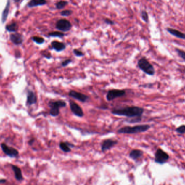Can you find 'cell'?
Instances as JSON below:
<instances>
[{
    "label": "cell",
    "mask_w": 185,
    "mask_h": 185,
    "mask_svg": "<svg viewBox=\"0 0 185 185\" xmlns=\"http://www.w3.org/2000/svg\"><path fill=\"white\" fill-rule=\"evenodd\" d=\"M10 3V1H8L7 3L6 6L4 8V9L3 11L2 15V19H1L3 23L6 21L7 17L8 15L9 11Z\"/></svg>",
    "instance_id": "ffe728a7"
},
{
    "label": "cell",
    "mask_w": 185,
    "mask_h": 185,
    "mask_svg": "<svg viewBox=\"0 0 185 185\" xmlns=\"http://www.w3.org/2000/svg\"><path fill=\"white\" fill-rule=\"evenodd\" d=\"M104 22L106 24H107V25H115V21H113V20H112L111 19H109V18H105V19H104Z\"/></svg>",
    "instance_id": "1f68e13d"
},
{
    "label": "cell",
    "mask_w": 185,
    "mask_h": 185,
    "mask_svg": "<svg viewBox=\"0 0 185 185\" xmlns=\"http://www.w3.org/2000/svg\"><path fill=\"white\" fill-rule=\"evenodd\" d=\"M49 105L51 108H56L60 109L61 107H64L66 106V103L65 101L62 100H58V101H49Z\"/></svg>",
    "instance_id": "7c38bea8"
},
{
    "label": "cell",
    "mask_w": 185,
    "mask_h": 185,
    "mask_svg": "<svg viewBox=\"0 0 185 185\" xmlns=\"http://www.w3.org/2000/svg\"><path fill=\"white\" fill-rule=\"evenodd\" d=\"M47 3V1L45 0H32L30 1L27 4V6L29 8H32L35 7L39 6L45 5Z\"/></svg>",
    "instance_id": "ac0fdd59"
},
{
    "label": "cell",
    "mask_w": 185,
    "mask_h": 185,
    "mask_svg": "<svg viewBox=\"0 0 185 185\" xmlns=\"http://www.w3.org/2000/svg\"><path fill=\"white\" fill-rule=\"evenodd\" d=\"M68 3L67 1H61L55 4V7H56V8L58 9H62L64 8H65V7L68 4Z\"/></svg>",
    "instance_id": "7402d4cb"
},
{
    "label": "cell",
    "mask_w": 185,
    "mask_h": 185,
    "mask_svg": "<svg viewBox=\"0 0 185 185\" xmlns=\"http://www.w3.org/2000/svg\"><path fill=\"white\" fill-rule=\"evenodd\" d=\"M5 182H6V180H4V179L0 180V183H4Z\"/></svg>",
    "instance_id": "e575fe53"
},
{
    "label": "cell",
    "mask_w": 185,
    "mask_h": 185,
    "mask_svg": "<svg viewBox=\"0 0 185 185\" xmlns=\"http://www.w3.org/2000/svg\"><path fill=\"white\" fill-rule=\"evenodd\" d=\"M42 54L44 57H45L46 58L50 59L51 58V57H52L51 54L49 52H46V51L42 52Z\"/></svg>",
    "instance_id": "836d02e7"
},
{
    "label": "cell",
    "mask_w": 185,
    "mask_h": 185,
    "mask_svg": "<svg viewBox=\"0 0 185 185\" xmlns=\"http://www.w3.org/2000/svg\"><path fill=\"white\" fill-rule=\"evenodd\" d=\"M68 96L76 100L81 102L82 103H85L89 99V97L87 95L75 90H71L68 93Z\"/></svg>",
    "instance_id": "ba28073f"
},
{
    "label": "cell",
    "mask_w": 185,
    "mask_h": 185,
    "mask_svg": "<svg viewBox=\"0 0 185 185\" xmlns=\"http://www.w3.org/2000/svg\"><path fill=\"white\" fill-rule=\"evenodd\" d=\"M33 142H34V140L33 139V140H30V141H29V144H32Z\"/></svg>",
    "instance_id": "d590c367"
},
{
    "label": "cell",
    "mask_w": 185,
    "mask_h": 185,
    "mask_svg": "<svg viewBox=\"0 0 185 185\" xmlns=\"http://www.w3.org/2000/svg\"><path fill=\"white\" fill-rule=\"evenodd\" d=\"M150 126L148 124H142L137 125L133 127H122L117 130V133H127V134H133V133H143L149 130Z\"/></svg>",
    "instance_id": "7a4b0ae2"
},
{
    "label": "cell",
    "mask_w": 185,
    "mask_h": 185,
    "mask_svg": "<svg viewBox=\"0 0 185 185\" xmlns=\"http://www.w3.org/2000/svg\"><path fill=\"white\" fill-rule=\"evenodd\" d=\"M143 155V152L139 149L132 150L129 154V157L132 159L136 160Z\"/></svg>",
    "instance_id": "e0dca14e"
},
{
    "label": "cell",
    "mask_w": 185,
    "mask_h": 185,
    "mask_svg": "<svg viewBox=\"0 0 185 185\" xmlns=\"http://www.w3.org/2000/svg\"><path fill=\"white\" fill-rule=\"evenodd\" d=\"M73 52L74 54L76 57H82L85 55L84 53H83L82 51L79 50L78 49H74L73 50Z\"/></svg>",
    "instance_id": "f1b7e54d"
},
{
    "label": "cell",
    "mask_w": 185,
    "mask_h": 185,
    "mask_svg": "<svg viewBox=\"0 0 185 185\" xmlns=\"http://www.w3.org/2000/svg\"><path fill=\"white\" fill-rule=\"evenodd\" d=\"M32 39L33 41H34V42L37 43L38 44H42L45 42L44 39L42 38V37H40V36H33Z\"/></svg>",
    "instance_id": "d4e9b609"
},
{
    "label": "cell",
    "mask_w": 185,
    "mask_h": 185,
    "mask_svg": "<svg viewBox=\"0 0 185 185\" xmlns=\"http://www.w3.org/2000/svg\"><path fill=\"white\" fill-rule=\"evenodd\" d=\"M166 30L171 35L174 36L178 38L182 39V40H184L185 39V34L181 32H180V31H179V30L172 28H167Z\"/></svg>",
    "instance_id": "4fadbf2b"
},
{
    "label": "cell",
    "mask_w": 185,
    "mask_h": 185,
    "mask_svg": "<svg viewBox=\"0 0 185 185\" xmlns=\"http://www.w3.org/2000/svg\"><path fill=\"white\" fill-rule=\"evenodd\" d=\"M55 27L59 30H60L62 32H66L70 30L72 27L71 23L68 20L65 19H62L59 20L56 22Z\"/></svg>",
    "instance_id": "5b68a950"
},
{
    "label": "cell",
    "mask_w": 185,
    "mask_h": 185,
    "mask_svg": "<svg viewBox=\"0 0 185 185\" xmlns=\"http://www.w3.org/2000/svg\"><path fill=\"white\" fill-rule=\"evenodd\" d=\"M176 131L177 133L181 134H184L185 133V125H182L181 126L178 127V128H176Z\"/></svg>",
    "instance_id": "4dcf8cb0"
},
{
    "label": "cell",
    "mask_w": 185,
    "mask_h": 185,
    "mask_svg": "<svg viewBox=\"0 0 185 185\" xmlns=\"http://www.w3.org/2000/svg\"><path fill=\"white\" fill-rule=\"evenodd\" d=\"M12 168L13 169V172L15 174V177L17 180L21 181L23 179L22 174L21 173V169H20L18 167L16 166L12 165Z\"/></svg>",
    "instance_id": "d6986e66"
},
{
    "label": "cell",
    "mask_w": 185,
    "mask_h": 185,
    "mask_svg": "<svg viewBox=\"0 0 185 185\" xmlns=\"http://www.w3.org/2000/svg\"><path fill=\"white\" fill-rule=\"evenodd\" d=\"M142 120V117H133L132 118L131 120H127V122L130 123H139Z\"/></svg>",
    "instance_id": "83f0119b"
},
{
    "label": "cell",
    "mask_w": 185,
    "mask_h": 185,
    "mask_svg": "<svg viewBox=\"0 0 185 185\" xmlns=\"http://www.w3.org/2000/svg\"><path fill=\"white\" fill-rule=\"evenodd\" d=\"M70 107L72 113L75 115L76 116L79 117H82L84 116V113L81 108L77 103L72 100L69 101Z\"/></svg>",
    "instance_id": "52a82bcc"
},
{
    "label": "cell",
    "mask_w": 185,
    "mask_h": 185,
    "mask_svg": "<svg viewBox=\"0 0 185 185\" xmlns=\"http://www.w3.org/2000/svg\"><path fill=\"white\" fill-rule=\"evenodd\" d=\"M176 52H177L178 54L179 57L182 59V60L184 61H185V53L184 51H183L181 49H178V48H176L175 49Z\"/></svg>",
    "instance_id": "484cf974"
},
{
    "label": "cell",
    "mask_w": 185,
    "mask_h": 185,
    "mask_svg": "<svg viewBox=\"0 0 185 185\" xmlns=\"http://www.w3.org/2000/svg\"><path fill=\"white\" fill-rule=\"evenodd\" d=\"M53 49H55L57 52H62L66 49V46L64 42H59L58 41H54L51 42Z\"/></svg>",
    "instance_id": "5bb4252c"
},
{
    "label": "cell",
    "mask_w": 185,
    "mask_h": 185,
    "mask_svg": "<svg viewBox=\"0 0 185 185\" xmlns=\"http://www.w3.org/2000/svg\"><path fill=\"white\" fill-rule=\"evenodd\" d=\"M49 36H53V37H59V38H62L63 36H65V34L61 32H59V31H55V32H52L49 33Z\"/></svg>",
    "instance_id": "cb8c5ba5"
},
{
    "label": "cell",
    "mask_w": 185,
    "mask_h": 185,
    "mask_svg": "<svg viewBox=\"0 0 185 185\" xmlns=\"http://www.w3.org/2000/svg\"><path fill=\"white\" fill-rule=\"evenodd\" d=\"M144 112V109L143 107L137 106H126L114 109L111 111V114L116 116L133 118L142 117Z\"/></svg>",
    "instance_id": "6da1fadb"
},
{
    "label": "cell",
    "mask_w": 185,
    "mask_h": 185,
    "mask_svg": "<svg viewBox=\"0 0 185 185\" xmlns=\"http://www.w3.org/2000/svg\"><path fill=\"white\" fill-rule=\"evenodd\" d=\"M169 155L163 151L162 149L159 148L156 150L155 154V162L159 164H163L169 159Z\"/></svg>",
    "instance_id": "8992f818"
},
{
    "label": "cell",
    "mask_w": 185,
    "mask_h": 185,
    "mask_svg": "<svg viewBox=\"0 0 185 185\" xmlns=\"http://www.w3.org/2000/svg\"><path fill=\"white\" fill-rule=\"evenodd\" d=\"M137 66L144 73L150 76H153L155 73L154 67L145 57H143L139 60Z\"/></svg>",
    "instance_id": "3957f363"
},
{
    "label": "cell",
    "mask_w": 185,
    "mask_h": 185,
    "mask_svg": "<svg viewBox=\"0 0 185 185\" xmlns=\"http://www.w3.org/2000/svg\"><path fill=\"white\" fill-rule=\"evenodd\" d=\"M6 29L10 32H16V30L18 29V27L17 23L15 22H12L10 24L7 25L6 27Z\"/></svg>",
    "instance_id": "44dd1931"
},
{
    "label": "cell",
    "mask_w": 185,
    "mask_h": 185,
    "mask_svg": "<svg viewBox=\"0 0 185 185\" xmlns=\"http://www.w3.org/2000/svg\"><path fill=\"white\" fill-rule=\"evenodd\" d=\"M141 19L143 20L145 22L148 23L149 22V15L146 10H142L141 12Z\"/></svg>",
    "instance_id": "603a6c76"
},
{
    "label": "cell",
    "mask_w": 185,
    "mask_h": 185,
    "mask_svg": "<svg viewBox=\"0 0 185 185\" xmlns=\"http://www.w3.org/2000/svg\"><path fill=\"white\" fill-rule=\"evenodd\" d=\"M118 143V141L117 140H112V139H107L105 140L102 142L101 144V150L102 152H105L107 150H109L116 144Z\"/></svg>",
    "instance_id": "30bf717a"
},
{
    "label": "cell",
    "mask_w": 185,
    "mask_h": 185,
    "mask_svg": "<svg viewBox=\"0 0 185 185\" xmlns=\"http://www.w3.org/2000/svg\"><path fill=\"white\" fill-rule=\"evenodd\" d=\"M60 148L65 153H68L71 152V148L70 147H74L75 146L72 144L68 143V142H61L59 144Z\"/></svg>",
    "instance_id": "2e32d148"
},
{
    "label": "cell",
    "mask_w": 185,
    "mask_h": 185,
    "mask_svg": "<svg viewBox=\"0 0 185 185\" xmlns=\"http://www.w3.org/2000/svg\"><path fill=\"white\" fill-rule=\"evenodd\" d=\"M72 13L73 12L71 10H64L60 13V14L62 16L67 17L71 15Z\"/></svg>",
    "instance_id": "f546056e"
},
{
    "label": "cell",
    "mask_w": 185,
    "mask_h": 185,
    "mask_svg": "<svg viewBox=\"0 0 185 185\" xmlns=\"http://www.w3.org/2000/svg\"><path fill=\"white\" fill-rule=\"evenodd\" d=\"M1 146L3 152L5 153L7 155L11 157H16L19 155V152L17 150L12 147L8 146L6 144L2 143Z\"/></svg>",
    "instance_id": "9c48e42d"
},
{
    "label": "cell",
    "mask_w": 185,
    "mask_h": 185,
    "mask_svg": "<svg viewBox=\"0 0 185 185\" xmlns=\"http://www.w3.org/2000/svg\"><path fill=\"white\" fill-rule=\"evenodd\" d=\"M126 94V91L120 89H111L109 90L106 95V99L107 101H114L117 98L122 97Z\"/></svg>",
    "instance_id": "277c9868"
},
{
    "label": "cell",
    "mask_w": 185,
    "mask_h": 185,
    "mask_svg": "<svg viewBox=\"0 0 185 185\" xmlns=\"http://www.w3.org/2000/svg\"><path fill=\"white\" fill-rule=\"evenodd\" d=\"M60 113V110L59 109L56 108H51L49 111V114L53 117H55L58 116L59 114Z\"/></svg>",
    "instance_id": "4316f807"
},
{
    "label": "cell",
    "mask_w": 185,
    "mask_h": 185,
    "mask_svg": "<svg viewBox=\"0 0 185 185\" xmlns=\"http://www.w3.org/2000/svg\"><path fill=\"white\" fill-rule=\"evenodd\" d=\"M72 60L71 59H67V60H65L64 62H62V67H66L67 66L68 64H70V63H71Z\"/></svg>",
    "instance_id": "d6a6232c"
},
{
    "label": "cell",
    "mask_w": 185,
    "mask_h": 185,
    "mask_svg": "<svg viewBox=\"0 0 185 185\" xmlns=\"http://www.w3.org/2000/svg\"><path fill=\"white\" fill-rule=\"evenodd\" d=\"M37 102V97L35 94L32 91H29L27 94V104L28 105H33L36 104Z\"/></svg>",
    "instance_id": "9a60e30c"
},
{
    "label": "cell",
    "mask_w": 185,
    "mask_h": 185,
    "mask_svg": "<svg viewBox=\"0 0 185 185\" xmlns=\"http://www.w3.org/2000/svg\"><path fill=\"white\" fill-rule=\"evenodd\" d=\"M10 39L11 41L16 45H21L23 41L22 36L19 33H15V34H10Z\"/></svg>",
    "instance_id": "8fae6325"
}]
</instances>
